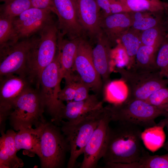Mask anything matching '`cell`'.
<instances>
[{"mask_svg": "<svg viewBox=\"0 0 168 168\" xmlns=\"http://www.w3.org/2000/svg\"><path fill=\"white\" fill-rule=\"evenodd\" d=\"M109 129L103 159L107 163H130L139 161L144 148L141 127L130 123H119Z\"/></svg>", "mask_w": 168, "mask_h": 168, "instance_id": "6da1fadb", "label": "cell"}, {"mask_svg": "<svg viewBox=\"0 0 168 168\" xmlns=\"http://www.w3.org/2000/svg\"><path fill=\"white\" fill-rule=\"evenodd\" d=\"M39 33V36L30 51L25 72L30 83L35 84L38 90L42 71L53 61L57 52L58 26L53 22Z\"/></svg>", "mask_w": 168, "mask_h": 168, "instance_id": "7a4b0ae2", "label": "cell"}, {"mask_svg": "<svg viewBox=\"0 0 168 168\" xmlns=\"http://www.w3.org/2000/svg\"><path fill=\"white\" fill-rule=\"evenodd\" d=\"M105 107L111 121L130 123L145 128L156 125V119L166 114L146 101L128 98Z\"/></svg>", "mask_w": 168, "mask_h": 168, "instance_id": "3957f363", "label": "cell"}, {"mask_svg": "<svg viewBox=\"0 0 168 168\" xmlns=\"http://www.w3.org/2000/svg\"><path fill=\"white\" fill-rule=\"evenodd\" d=\"M45 110L39 90L31 86L15 101L8 119L13 129L39 127L46 121L43 113Z\"/></svg>", "mask_w": 168, "mask_h": 168, "instance_id": "277c9868", "label": "cell"}, {"mask_svg": "<svg viewBox=\"0 0 168 168\" xmlns=\"http://www.w3.org/2000/svg\"><path fill=\"white\" fill-rule=\"evenodd\" d=\"M104 107L92 115L75 122L62 120L60 128L69 145L70 156L68 168L76 166L78 158L98 126L104 113Z\"/></svg>", "mask_w": 168, "mask_h": 168, "instance_id": "5b68a950", "label": "cell"}, {"mask_svg": "<svg viewBox=\"0 0 168 168\" xmlns=\"http://www.w3.org/2000/svg\"><path fill=\"white\" fill-rule=\"evenodd\" d=\"M70 148L61 128L51 122L42 126L40 158L42 168H60Z\"/></svg>", "mask_w": 168, "mask_h": 168, "instance_id": "8992f818", "label": "cell"}, {"mask_svg": "<svg viewBox=\"0 0 168 168\" xmlns=\"http://www.w3.org/2000/svg\"><path fill=\"white\" fill-rule=\"evenodd\" d=\"M118 71L127 87V98L146 101L155 92L168 85V79L161 77L158 71H144L131 68H120Z\"/></svg>", "mask_w": 168, "mask_h": 168, "instance_id": "52a82bcc", "label": "cell"}, {"mask_svg": "<svg viewBox=\"0 0 168 168\" xmlns=\"http://www.w3.org/2000/svg\"><path fill=\"white\" fill-rule=\"evenodd\" d=\"M58 54L52 62L42 71L38 90L45 109L52 117L51 122L55 123L61 109L65 105L58 99L61 90L60 84L63 79Z\"/></svg>", "mask_w": 168, "mask_h": 168, "instance_id": "ba28073f", "label": "cell"}, {"mask_svg": "<svg viewBox=\"0 0 168 168\" xmlns=\"http://www.w3.org/2000/svg\"><path fill=\"white\" fill-rule=\"evenodd\" d=\"M37 38L34 35L0 49V77L13 74L26 77L28 55Z\"/></svg>", "mask_w": 168, "mask_h": 168, "instance_id": "9c48e42d", "label": "cell"}, {"mask_svg": "<svg viewBox=\"0 0 168 168\" xmlns=\"http://www.w3.org/2000/svg\"><path fill=\"white\" fill-rule=\"evenodd\" d=\"M52 12L58 17L60 35L69 40L85 38L79 20L77 0H52Z\"/></svg>", "mask_w": 168, "mask_h": 168, "instance_id": "30bf717a", "label": "cell"}, {"mask_svg": "<svg viewBox=\"0 0 168 168\" xmlns=\"http://www.w3.org/2000/svg\"><path fill=\"white\" fill-rule=\"evenodd\" d=\"M104 114L84 149L83 158L80 168H95L104 155L111 121L104 107Z\"/></svg>", "mask_w": 168, "mask_h": 168, "instance_id": "8fae6325", "label": "cell"}, {"mask_svg": "<svg viewBox=\"0 0 168 168\" xmlns=\"http://www.w3.org/2000/svg\"><path fill=\"white\" fill-rule=\"evenodd\" d=\"M92 50L89 42L82 38L75 58L74 70L90 90L98 93L102 89L103 81L94 65Z\"/></svg>", "mask_w": 168, "mask_h": 168, "instance_id": "7c38bea8", "label": "cell"}, {"mask_svg": "<svg viewBox=\"0 0 168 168\" xmlns=\"http://www.w3.org/2000/svg\"><path fill=\"white\" fill-rule=\"evenodd\" d=\"M49 9L31 7L13 19V27L19 40L29 38L54 21Z\"/></svg>", "mask_w": 168, "mask_h": 168, "instance_id": "4fadbf2b", "label": "cell"}, {"mask_svg": "<svg viewBox=\"0 0 168 168\" xmlns=\"http://www.w3.org/2000/svg\"><path fill=\"white\" fill-rule=\"evenodd\" d=\"M102 102L95 95H90L86 99L81 101H72L61 109L55 123L60 124L63 119L75 122L87 117L102 108Z\"/></svg>", "mask_w": 168, "mask_h": 168, "instance_id": "5bb4252c", "label": "cell"}, {"mask_svg": "<svg viewBox=\"0 0 168 168\" xmlns=\"http://www.w3.org/2000/svg\"><path fill=\"white\" fill-rule=\"evenodd\" d=\"M0 110L11 113L16 99L31 84L25 77L13 74L0 77Z\"/></svg>", "mask_w": 168, "mask_h": 168, "instance_id": "9a60e30c", "label": "cell"}, {"mask_svg": "<svg viewBox=\"0 0 168 168\" xmlns=\"http://www.w3.org/2000/svg\"><path fill=\"white\" fill-rule=\"evenodd\" d=\"M79 20L86 36L96 40L101 32V14L96 0H77Z\"/></svg>", "mask_w": 168, "mask_h": 168, "instance_id": "2e32d148", "label": "cell"}, {"mask_svg": "<svg viewBox=\"0 0 168 168\" xmlns=\"http://www.w3.org/2000/svg\"><path fill=\"white\" fill-rule=\"evenodd\" d=\"M132 12L113 14L101 18L100 28L112 46L117 44L122 35L132 26Z\"/></svg>", "mask_w": 168, "mask_h": 168, "instance_id": "e0dca14e", "label": "cell"}, {"mask_svg": "<svg viewBox=\"0 0 168 168\" xmlns=\"http://www.w3.org/2000/svg\"><path fill=\"white\" fill-rule=\"evenodd\" d=\"M82 38L65 39L58 33L57 52L62 78L66 79L70 77L75 71V58L79 45Z\"/></svg>", "mask_w": 168, "mask_h": 168, "instance_id": "ac0fdd59", "label": "cell"}, {"mask_svg": "<svg viewBox=\"0 0 168 168\" xmlns=\"http://www.w3.org/2000/svg\"><path fill=\"white\" fill-rule=\"evenodd\" d=\"M96 40V45L92 50L94 63L103 82L106 84L110 77L112 46L102 32Z\"/></svg>", "mask_w": 168, "mask_h": 168, "instance_id": "d6986e66", "label": "cell"}, {"mask_svg": "<svg viewBox=\"0 0 168 168\" xmlns=\"http://www.w3.org/2000/svg\"><path fill=\"white\" fill-rule=\"evenodd\" d=\"M16 133L8 130L0 138V168H19L24 166L23 160L16 155L15 142Z\"/></svg>", "mask_w": 168, "mask_h": 168, "instance_id": "ffe728a7", "label": "cell"}, {"mask_svg": "<svg viewBox=\"0 0 168 168\" xmlns=\"http://www.w3.org/2000/svg\"><path fill=\"white\" fill-rule=\"evenodd\" d=\"M42 126L34 128H21L16 133L15 142L17 151L23 149L24 155L30 157L35 154L40 156Z\"/></svg>", "mask_w": 168, "mask_h": 168, "instance_id": "44dd1931", "label": "cell"}, {"mask_svg": "<svg viewBox=\"0 0 168 168\" xmlns=\"http://www.w3.org/2000/svg\"><path fill=\"white\" fill-rule=\"evenodd\" d=\"M160 45L147 46L140 45L136 54L133 66L131 67L144 71H158L156 58Z\"/></svg>", "mask_w": 168, "mask_h": 168, "instance_id": "7402d4cb", "label": "cell"}, {"mask_svg": "<svg viewBox=\"0 0 168 168\" xmlns=\"http://www.w3.org/2000/svg\"><path fill=\"white\" fill-rule=\"evenodd\" d=\"M164 10L156 12H132L133 23L131 27L142 32L162 24Z\"/></svg>", "mask_w": 168, "mask_h": 168, "instance_id": "603a6c76", "label": "cell"}, {"mask_svg": "<svg viewBox=\"0 0 168 168\" xmlns=\"http://www.w3.org/2000/svg\"><path fill=\"white\" fill-rule=\"evenodd\" d=\"M140 32L130 27L119 38L120 44L125 50L128 58V68L133 67L134 64L136 55L141 45Z\"/></svg>", "mask_w": 168, "mask_h": 168, "instance_id": "cb8c5ba5", "label": "cell"}, {"mask_svg": "<svg viewBox=\"0 0 168 168\" xmlns=\"http://www.w3.org/2000/svg\"><path fill=\"white\" fill-rule=\"evenodd\" d=\"M164 127L157 124L145 128L142 133V139L145 147L154 152L163 147L165 134Z\"/></svg>", "mask_w": 168, "mask_h": 168, "instance_id": "d4e9b609", "label": "cell"}, {"mask_svg": "<svg viewBox=\"0 0 168 168\" xmlns=\"http://www.w3.org/2000/svg\"><path fill=\"white\" fill-rule=\"evenodd\" d=\"M32 7L30 0H9L1 6L0 16L14 19Z\"/></svg>", "mask_w": 168, "mask_h": 168, "instance_id": "484cf974", "label": "cell"}, {"mask_svg": "<svg viewBox=\"0 0 168 168\" xmlns=\"http://www.w3.org/2000/svg\"><path fill=\"white\" fill-rule=\"evenodd\" d=\"M126 3L132 12H159L166 7L165 2L161 0H126Z\"/></svg>", "mask_w": 168, "mask_h": 168, "instance_id": "4316f807", "label": "cell"}, {"mask_svg": "<svg viewBox=\"0 0 168 168\" xmlns=\"http://www.w3.org/2000/svg\"><path fill=\"white\" fill-rule=\"evenodd\" d=\"M13 19L0 16V49L13 45L19 41L13 27Z\"/></svg>", "mask_w": 168, "mask_h": 168, "instance_id": "83f0119b", "label": "cell"}, {"mask_svg": "<svg viewBox=\"0 0 168 168\" xmlns=\"http://www.w3.org/2000/svg\"><path fill=\"white\" fill-rule=\"evenodd\" d=\"M163 24L141 32V44L147 46L160 45L166 35Z\"/></svg>", "mask_w": 168, "mask_h": 168, "instance_id": "f1b7e54d", "label": "cell"}, {"mask_svg": "<svg viewBox=\"0 0 168 168\" xmlns=\"http://www.w3.org/2000/svg\"><path fill=\"white\" fill-rule=\"evenodd\" d=\"M136 168H168V153L151 155L144 149L140 160L136 162Z\"/></svg>", "mask_w": 168, "mask_h": 168, "instance_id": "f546056e", "label": "cell"}, {"mask_svg": "<svg viewBox=\"0 0 168 168\" xmlns=\"http://www.w3.org/2000/svg\"><path fill=\"white\" fill-rule=\"evenodd\" d=\"M157 68L161 77H168V35L167 34L157 51L156 58Z\"/></svg>", "mask_w": 168, "mask_h": 168, "instance_id": "4dcf8cb0", "label": "cell"}, {"mask_svg": "<svg viewBox=\"0 0 168 168\" xmlns=\"http://www.w3.org/2000/svg\"><path fill=\"white\" fill-rule=\"evenodd\" d=\"M80 77L74 72L68 78L65 80V84L64 88L61 90L58 95V99L63 102L73 100L77 82Z\"/></svg>", "mask_w": 168, "mask_h": 168, "instance_id": "1f68e13d", "label": "cell"}, {"mask_svg": "<svg viewBox=\"0 0 168 168\" xmlns=\"http://www.w3.org/2000/svg\"><path fill=\"white\" fill-rule=\"evenodd\" d=\"M146 101L167 113L168 112V87H164L156 91Z\"/></svg>", "mask_w": 168, "mask_h": 168, "instance_id": "d6a6232c", "label": "cell"}, {"mask_svg": "<svg viewBox=\"0 0 168 168\" xmlns=\"http://www.w3.org/2000/svg\"><path fill=\"white\" fill-rule=\"evenodd\" d=\"M90 90L89 87L80 77L77 85L73 101H81L86 99L90 95L89 93Z\"/></svg>", "mask_w": 168, "mask_h": 168, "instance_id": "836d02e7", "label": "cell"}, {"mask_svg": "<svg viewBox=\"0 0 168 168\" xmlns=\"http://www.w3.org/2000/svg\"><path fill=\"white\" fill-rule=\"evenodd\" d=\"M112 14L132 12L126 5L118 0H109Z\"/></svg>", "mask_w": 168, "mask_h": 168, "instance_id": "e575fe53", "label": "cell"}, {"mask_svg": "<svg viewBox=\"0 0 168 168\" xmlns=\"http://www.w3.org/2000/svg\"><path fill=\"white\" fill-rule=\"evenodd\" d=\"M96 1L100 10L102 11L101 17H105L112 14L109 0H96Z\"/></svg>", "mask_w": 168, "mask_h": 168, "instance_id": "d590c367", "label": "cell"}, {"mask_svg": "<svg viewBox=\"0 0 168 168\" xmlns=\"http://www.w3.org/2000/svg\"><path fill=\"white\" fill-rule=\"evenodd\" d=\"M33 7L52 11V0H30Z\"/></svg>", "mask_w": 168, "mask_h": 168, "instance_id": "8d00e7d4", "label": "cell"}, {"mask_svg": "<svg viewBox=\"0 0 168 168\" xmlns=\"http://www.w3.org/2000/svg\"><path fill=\"white\" fill-rule=\"evenodd\" d=\"M163 24L166 33L168 35V8L166 7L164 11Z\"/></svg>", "mask_w": 168, "mask_h": 168, "instance_id": "74e56055", "label": "cell"}, {"mask_svg": "<svg viewBox=\"0 0 168 168\" xmlns=\"http://www.w3.org/2000/svg\"><path fill=\"white\" fill-rule=\"evenodd\" d=\"M164 117L165 118L161 120L157 124L164 128L166 127L168 131V112L167 113Z\"/></svg>", "mask_w": 168, "mask_h": 168, "instance_id": "f35d334b", "label": "cell"}, {"mask_svg": "<svg viewBox=\"0 0 168 168\" xmlns=\"http://www.w3.org/2000/svg\"><path fill=\"white\" fill-rule=\"evenodd\" d=\"M162 147L168 152V140L164 143Z\"/></svg>", "mask_w": 168, "mask_h": 168, "instance_id": "ab89813d", "label": "cell"}, {"mask_svg": "<svg viewBox=\"0 0 168 168\" xmlns=\"http://www.w3.org/2000/svg\"><path fill=\"white\" fill-rule=\"evenodd\" d=\"M118 0L120 1H121V2H123V3H124V4L126 5V0Z\"/></svg>", "mask_w": 168, "mask_h": 168, "instance_id": "60d3db41", "label": "cell"}, {"mask_svg": "<svg viewBox=\"0 0 168 168\" xmlns=\"http://www.w3.org/2000/svg\"><path fill=\"white\" fill-rule=\"evenodd\" d=\"M165 2L166 5V7L168 8V0H167V1L166 2Z\"/></svg>", "mask_w": 168, "mask_h": 168, "instance_id": "b9f144b4", "label": "cell"}, {"mask_svg": "<svg viewBox=\"0 0 168 168\" xmlns=\"http://www.w3.org/2000/svg\"><path fill=\"white\" fill-rule=\"evenodd\" d=\"M8 0H0L1 2H6L7 1H8Z\"/></svg>", "mask_w": 168, "mask_h": 168, "instance_id": "7bdbcfd3", "label": "cell"}, {"mask_svg": "<svg viewBox=\"0 0 168 168\" xmlns=\"http://www.w3.org/2000/svg\"></svg>", "mask_w": 168, "mask_h": 168, "instance_id": "ee69618b", "label": "cell"}]
</instances>
